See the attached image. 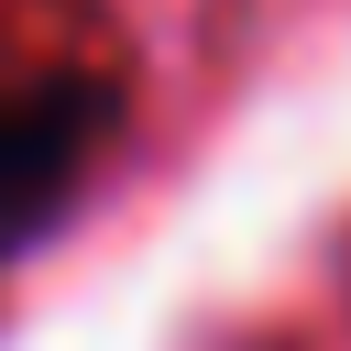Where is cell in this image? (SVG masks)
I'll list each match as a JSON object with an SVG mask.
<instances>
[{
    "label": "cell",
    "instance_id": "obj_1",
    "mask_svg": "<svg viewBox=\"0 0 351 351\" xmlns=\"http://www.w3.org/2000/svg\"><path fill=\"white\" fill-rule=\"evenodd\" d=\"M132 99L99 66H11L0 77V263L33 252L99 176V154L121 143Z\"/></svg>",
    "mask_w": 351,
    "mask_h": 351
}]
</instances>
